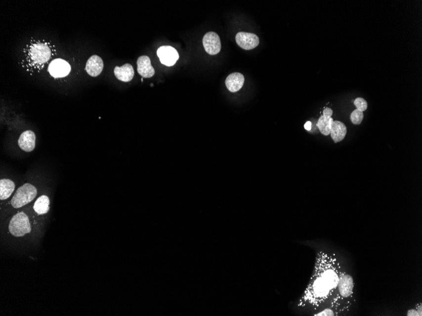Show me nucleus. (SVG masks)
<instances>
[{"instance_id": "4be33fe9", "label": "nucleus", "mask_w": 422, "mask_h": 316, "mask_svg": "<svg viewBox=\"0 0 422 316\" xmlns=\"http://www.w3.org/2000/svg\"><path fill=\"white\" fill-rule=\"evenodd\" d=\"M333 114V110L330 108H326L323 111V115L327 116V117H332Z\"/></svg>"}, {"instance_id": "0eeeda50", "label": "nucleus", "mask_w": 422, "mask_h": 316, "mask_svg": "<svg viewBox=\"0 0 422 316\" xmlns=\"http://www.w3.org/2000/svg\"><path fill=\"white\" fill-rule=\"evenodd\" d=\"M203 42L206 53L211 55H215L221 51V40L218 34L214 32H210L206 34L204 36Z\"/></svg>"}, {"instance_id": "dca6fc26", "label": "nucleus", "mask_w": 422, "mask_h": 316, "mask_svg": "<svg viewBox=\"0 0 422 316\" xmlns=\"http://www.w3.org/2000/svg\"><path fill=\"white\" fill-rule=\"evenodd\" d=\"M115 76L120 81L124 82L130 81L134 76V70L132 66L128 63L122 67H116L114 70Z\"/></svg>"}, {"instance_id": "f03ea898", "label": "nucleus", "mask_w": 422, "mask_h": 316, "mask_svg": "<svg viewBox=\"0 0 422 316\" xmlns=\"http://www.w3.org/2000/svg\"><path fill=\"white\" fill-rule=\"evenodd\" d=\"M355 302L353 277L346 270L342 269L337 290L328 308L333 309L337 316L346 315L352 310Z\"/></svg>"}, {"instance_id": "412c9836", "label": "nucleus", "mask_w": 422, "mask_h": 316, "mask_svg": "<svg viewBox=\"0 0 422 316\" xmlns=\"http://www.w3.org/2000/svg\"><path fill=\"white\" fill-rule=\"evenodd\" d=\"M422 307L419 309V306H416L415 309H410L408 311L407 316H422Z\"/></svg>"}, {"instance_id": "f257e3e1", "label": "nucleus", "mask_w": 422, "mask_h": 316, "mask_svg": "<svg viewBox=\"0 0 422 316\" xmlns=\"http://www.w3.org/2000/svg\"><path fill=\"white\" fill-rule=\"evenodd\" d=\"M314 271L307 288L294 305L299 315L313 316L328 308L337 290L342 266L334 252L315 247Z\"/></svg>"}, {"instance_id": "2eb2a0df", "label": "nucleus", "mask_w": 422, "mask_h": 316, "mask_svg": "<svg viewBox=\"0 0 422 316\" xmlns=\"http://www.w3.org/2000/svg\"><path fill=\"white\" fill-rule=\"evenodd\" d=\"M245 77L240 73H233L229 75L225 81L226 88L231 92H237L244 85Z\"/></svg>"}, {"instance_id": "423d86ee", "label": "nucleus", "mask_w": 422, "mask_h": 316, "mask_svg": "<svg viewBox=\"0 0 422 316\" xmlns=\"http://www.w3.org/2000/svg\"><path fill=\"white\" fill-rule=\"evenodd\" d=\"M31 208L36 220L40 224L41 218H44L51 208V200L48 195H40L35 200L33 204H31Z\"/></svg>"}, {"instance_id": "1a4fd4ad", "label": "nucleus", "mask_w": 422, "mask_h": 316, "mask_svg": "<svg viewBox=\"0 0 422 316\" xmlns=\"http://www.w3.org/2000/svg\"><path fill=\"white\" fill-rule=\"evenodd\" d=\"M236 42L242 49L251 50L255 48L259 44V38L255 34L238 33L236 36Z\"/></svg>"}, {"instance_id": "5701e85b", "label": "nucleus", "mask_w": 422, "mask_h": 316, "mask_svg": "<svg viewBox=\"0 0 422 316\" xmlns=\"http://www.w3.org/2000/svg\"><path fill=\"white\" fill-rule=\"evenodd\" d=\"M304 128L306 129V130L310 131L311 130V128H312V123L311 122L308 121L306 122L305 125H304Z\"/></svg>"}, {"instance_id": "7ed1b4c3", "label": "nucleus", "mask_w": 422, "mask_h": 316, "mask_svg": "<svg viewBox=\"0 0 422 316\" xmlns=\"http://www.w3.org/2000/svg\"><path fill=\"white\" fill-rule=\"evenodd\" d=\"M29 205L18 210L7 220V231L13 237H24L40 225L31 210V204Z\"/></svg>"}, {"instance_id": "6ab92c4d", "label": "nucleus", "mask_w": 422, "mask_h": 316, "mask_svg": "<svg viewBox=\"0 0 422 316\" xmlns=\"http://www.w3.org/2000/svg\"><path fill=\"white\" fill-rule=\"evenodd\" d=\"M364 117V115L362 111L355 109L351 114L350 119L353 124H360L362 123Z\"/></svg>"}, {"instance_id": "aec40b11", "label": "nucleus", "mask_w": 422, "mask_h": 316, "mask_svg": "<svg viewBox=\"0 0 422 316\" xmlns=\"http://www.w3.org/2000/svg\"><path fill=\"white\" fill-rule=\"evenodd\" d=\"M354 104H355L358 110L362 111V112L366 111L367 108H368V104H367V101L364 99L360 98V97H358V98L355 100Z\"/></svg>"}, {"instance_id": "f3484780", "label": "nucleus", "mask_w": 422, "mask_h": 316, "mask_svg": "<svg viewBox=\"0 0 422 316\" xmlns=\"http://www.w3.org/2000/svg\"><path fill=\"white\" fill-rule=\"evenodd\" d=\"M347 128L345 124L339 120H334L331 126L330 135L335 143L341 142L345 138Z\"/></svg>"}, {"instance_id": "a211bd4d", "label": "nucleus", "mask_w": 422, "mask_h": 316, "mask_svg": "<svg viewBox=\"0 0 422 316\" xmlns=\"http://www.w3.org/2000/svg\"><path fill=\"white\" fill-rule=\"evenodd\" d=\"M333 121L334 120H333L332 117L323 115L317 121V126L318 127L320 131L323 135L328 136L330 135L331 126H332Z\"/></svg>"}, {"instance_id": "ddd939ff", "label": "nucleus", "mask_w": 422, "mask_h": 316, "mask_svg": "<svg viewBox=\"0 0 422 316\" xmlns=\"http://www.w3.org/2000/svg\"><path fill=\"white\" fill-rule=\"evenodd\" d=\"M137 72L143 78H151L155 74V70L152 67L151 60L148 56H142L137 61Z\"/></svg>"}, {"instance_id": "6e6552de", "label": "nucleus", "mask_w": 422, "mask_h": 316, "mask_svg": "<svg viewBox=\"0 0 422 316\" xmlns=\"http://www.w3.org/2000/svg\"><path fill=\"white\" fill-rule=\"evenodd\" d=\"M157 55L160 58L161 63L167 67H172L175 65L179 59V54L174 47L165 45L160 47L158 49Z\"/></svg>"}, {"instance_id": "9d476101", "label": "nucleus", "mask_w": 422, "mask_h": 316, "mask_svg": "<svg viewBox=\"0 0 422 316\" xmlns=\"http://www.w3.org/2000/svg\"><path fill=\"white\" fill-rule=\"evenodd\" d=\"M71 68L69 63L62 59H56L52 61L48 68L49 74L54 78H62L67 76Z\"/></svg>"}, {"instance_id": "f8f14e48", "label": "nucleus", "mask_w": 422, "mask_h": 316, "mask_svg": "<svg viewBox=\"0 0 422 316\" xmlns=\"http://www.w3.org/2000/svg\"><path fill=\"white\" fill-rule=\"evenodd\" d=\"M16 191V183L12 179L1 178L0 180V199L1 201L11 199Z\"/></svg>"}, {"instance_id": "9b49d317", "label": "nucleus", "mask_w": 422, "mask_h": 316, "mask_svg": "<svg viewBox=\"0 0 422 316\" xmlns=\"http://www.w3.org/2000/svg\"><path fill=\"white\" fill-rule=\"evenodd\" d=\"M36 136L35 132L26 130L20 135L18 145L20 149L26 153H30L36 149Z\"/></svg>"}, {"instance_id": "20e7f679", "label": "nucleus", "mask_w": 422, "mask_h": 316, "mask_svg": "<svg viewBox=\"0 0 422 316\" xmlns=\"http://www.w3.org/2000/svg\"><path fill=\"white\" fill-rule=\"evenodd\" d=\"M38 195V189L31 183H26L15 191L8 202L9 207L12 210H20L26 207L35 201Z\"/></svg>"}, {"instance_id": "4468645a", "label": "nucleus", "mask_w": 422, "mask_h": 316, "mask_svg": "<svg viewBox=\"0 0 422 316\" xmlns=\"http://www.w3.org/2000/svg\"><path fill=\"white\" fill-rule=\"evenodd\" d=\"M104 63L99 56L94 55L88 59L86 63L85 70L89 76L96 77L99 76L103 71Z\"/></svg>"}, {"instance_id": "39448f33", "label": "nucleus", "mask_w": 422, "mask_h": 316, "mask_svg": "<svg viewBox=\"0 0 422 316\" xmlns=\"http://www.w3.org/2000/svg\"><path fill=\"white\" fill-rule=\"evenodd\" d=\"M51 54V49L46 43H36L29 50V58L36 64L42 65L47 63Z\"/></svg>"}]
</instances>
